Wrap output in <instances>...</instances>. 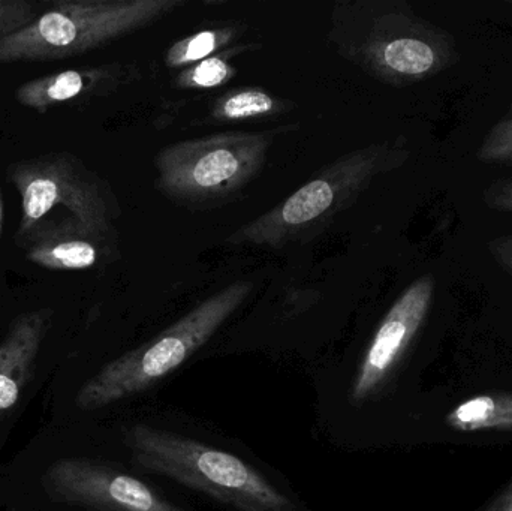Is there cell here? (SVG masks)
<instances>
[{"instance_id": "cell-8", "label": "cell", "mask_w": 512, "mask_h": 511, "mask_svg": "<svg viewBox=\"0 0 512 511\" xmlns=\"http://www.w3.org/2000/svg\"><path fill=\"white\" fill-rule=\"evenodd\" d=\"M54 500L99 511H183L149 485L87 459H60L44 476Z\"/></svg>"}, {"instance_id": "cell-18", "label": "cell", "mask_w": 512, "mask_h": 511, "mask_svg": "<svg viewBox=\"0 0 512 511\" xmlns=\"http://www.w3.org/2000/svg\"><path fill=\"white\" fill-rule=\"evenodd\" d=\"M38 15L35 3L26 0H0V41L29 26Z\"/></svg>"}, {"instance_id": "cell-5", "label": "cell", "mask_w": 512, "mask_h": 511, "mask_svg": "<svg viewBox=\"0 0 512 511\" xmlns=\"http://www.w3.org/2000/svg\"><path fill=\"white\" fill-rule=\"evenodd\" d=\"M408 156L399 141L372 144L343 155L282 203L240 227L227 242L280 248L303 239L304 234L325 227L337 213L351 206L376 177L400 167Z\"/></svg>"}, {"instance_id": "cell-6", "label": "cell", "mask_w": 512, "mask_h": 511, "mask_svg": "<svg viewBox=\"0 0 512 511\" xmlns=\"http://www.w3.org/2000/svg\"><path fill=\"white\" fill-rule=\"evenodd\" d=\"M6 180L20 195L21 216L15 242L48 222L74 219L113 236L119 215L110 185L77 156L51 152L20 159L6 168Z\"/></svg>"}, {"instance_id": "cell-4", "label": "cell", "mask_w": 512, "mask_h": 511, "mask_svg": "<svg viewBox=\"0 0 512 511\" xmlns=\"http://www.w3.org/2000/svg\"><path fill=\"white\" fill-rule=\"evenodd\" d=\"M185 5V0H60L29 26L0 41V65L80 56Z\"/></svg>"}, {"instance_id": "cell-3", "label": "cell", "mask_w": 512, "mask_h": 511, "mask_svg": "<svg viewBox=\"0 0 512 511\" xmlns=\"http://www.w3.org/2000/svg\"><path fill=\"white\" fill-rule=\"evenodd\" d=\"M125 444L138 467L210 495L234 509L297 511L288 497L231 453L146 425L129 428Z\"/></svg>"}, {"instance_id": "cell-15", "label": "cell", "mask_w": 512, "mask_h": 511, "mask_svg": "<svg viewBox=\"0 0 512 511\" xmlns=\"http://www.w3.org/2000/svg\"><path fill=\"white\" fill-rule=\"evenodd\" d=\"M282 101L261 89H240L227 93L213 105L212 119L218 122H239L274 116L282 111Z\"/></svg>"}, {"instance_id": "cell-2", "label": "cell", "mask_w": 512, "mask_h": 511, "mask_svg": "<svg viewBox=\"0 0 512 511\" xmlns=\"http://www.w3.org/2000/svg\"><path fill=\"white\" fill-rule=\"evenodd\" d=\"M252 290V282L240 281L213 294L152 341L105 365L81 387L75 405L99 410L155 386L204 347Z\"/></svg>"}, {"instance_id": "cell-20", "label": "cell", "mask_w": 512, "mask_h": 511, "mask_svg": "<svg viewBox=\"0 0 512 511\" xmlns=\"http://www.w3.org/2000/svg\"><path fill=\"white\" fill-rule=\"evenodd\" d=\"M487 248L499 266L512 275V236L496 237L490 240Z\"/></svg>"}, {"instance_id": "cell-14", "label": "cell", "mask_w": 512, "mask_h": 511, "mask_svg": "<svg viewBox=\"0 0 512 511\" xmlns=\"http://www.w3.org/2000/svg\"><path fill=\"white\" fill-rule=\"evenodd\" d=\"M239 26L215 27V29L201 30L191 36L177 41L167 51L165 63L168 68H179L183 65H195L201 60L209 59L212 54L221 48L228 47L239 36Z\"/></svg>"}, {"instance_id": "cell-23", "label": "cell", "mask_w": 512, "mask_h": 511, "mask_svg": "<svg viewBox=\"0 0 512 511\" xmlns=\"http://www.w3.org/2000/svg\"><path fill=\"white\" fill-rule=\"evenodd\" d=\"M512 3V2H511Z\"/></svg>"}, {"instance_id": "cell-13", "label": "cell", "mask_w": 512, "mask_h": 511, "mask_svg": "<svg viewBox=\"0 0 512 511\" xmlns=\"http://www.w3.org/2000/svg\"><path fill=\"white\" fill-rule=\"evenodd\" d=\"M454 431H512V393H490L463 401L447 416Z\"/></svg>"}, {"instance_id": "cell-9", "label": "cell", "mask_w": 512, "mask_h": 511, "mask_svg": "<svg viewBox=\"0 0 512 511\" xmlns=\"http://www.w3.org/2000/svg\"><path fill=\"white\" fill-rule=\"evenodd\" d=\"M433 294L435 278L424 275L412 282L391 306L379 324L352 383L351 401L354 404L372 398L387 383L426 321Z\"/></svg>"}, {"instance_id": "cell-10", "label": "cell", "mask_w": 512, "mask_h": 511, "mask_svg": "<svg viewBox=\"0 0 512 511\" xmlns=\"http://www.w3.org/2000/svg\"><path fill=\"white\" fill-rule=\"evenodd\" d=\"M24 257L54 272L89 270L113 254V236L86 227L74 219L48 222L17 243Z\"/></svg>"}, {"instance_id": "cell-17", "label": "cell", "mask_w": 512, "mask_h": 511, "mask_svg": "<svg viewBox=\"0 0 512 511\" xmlns=\"http://www.w3.org/2000/svg\"><path fill=\"white\" fill-rule=\"evenodd\" d=\"M477 158L484 164H512V104L487 132Z\"/></svg>"}, {"instance_id": "cell-16", "label": "cell", "mask_w": 512, "mask_h": 511, "mask_svg": "<svg viewBox=\"0 0 512 511\" xmlns=\"http://www.w3.org/2000/svg\"><path fill=\"white\" fill-rule=\"evenodd\" d=\"M236 77V68L219 56L195 63L191 68L180 72L176 84L183 89H213L224 86Z\"/></svg>"}, {"instance_id": "cell-12", "label": "cell", "mask_w": 512, "mask_h": 511, "mask_svg": "<svg viewBox=\"0 0 512 511\" xmlns=\"http://www.w3.org/2000/svg\"><path fill=\"white\" fill-rule=\"evenodd\" d=\"M53 320L48 308L18 315L0 344V417L17 405Z\"/></svg>"}, {"instance_id": "cell-21", "label": "cell", "mask_w": 512, "mask_h": 511, "mask_svg": "<svg viewBox=\"0 0 512 511\" xmlns=\"http://www.w3.org/2000/svg\"><path fill=\"white\" fill-rule=\"evenodd\" d=\"M489 511H512V486L490 507Z\"/></svg>"}, {"instance_id": "cell-19", "label": "cell", "mask_w": 512, "mask_h": 511, "mask_svg": "<svg viewBox=\"0 0 512 511\" xmlns=\"http://www.w3.org/2000/svg\"><path fill=\"white\" fill-rule=\"evenodd\" d=\"M484 204L496 212L512 213V176L496 180L484 189Z\"/></svg>"}, {"instance_id": "cell-11", "label": "cell", "mask_w": 512, "mask_h": 511, "mask_svg": "<svg viewBox=\"0 0 512 511\" xmlns=\"http://www.w3.org/2000/svg\"><path fill=\"white\" fill-rule=\"evenodd\" d=\"M134 75V66L120 63L65 69L26 81L15 90V99L21 107L44 114L69 102L108 95L129 83Z\"/></svg>"}, {"instance_id": "cell-1", "label": "cell", "mask_w": 512, "mask_h": 511, "mask_svg": "<svg viewBox=\"0 0 512 511\" xmlns=\"http://www.w3.org/2000/svg\"><path fill=\"white\" fill-rule=\"evenodd\" d=\"M354 21L336 20L340 51L361 69L391 86H412L457 62L453 35L415 14L406 3L352 6Z\"/></svg>"}, {"instance_id": "cell-22", "label": "cell", "mask_w": 512, "mask_h": 511, "mask_svg": "<svg viewBox=\"0 0 512 511\" xmlns=\"http://www.w3.org/2000/svg\"><path fill=\"white\" fill-rule=\"evenodd\" d=\"M2 233H3V203H2V197H0V242H2Z\"/></svg>"}, {"instance_id": "cell-7", "label": "cell", "mask_w": 512, "mask_h": 511, "mask_svg": "<svg viewBox=\"0 0 512 511\" xmlns=\"http://www.w3.org/2000/svg\"><path fill=\"white\" fill-rule=\"evenodd\" d=\"M271 144L268 132H228L171 144L156 156V186L183 206L224 203L258 176Z\"/></svg>"}]
</instances>
